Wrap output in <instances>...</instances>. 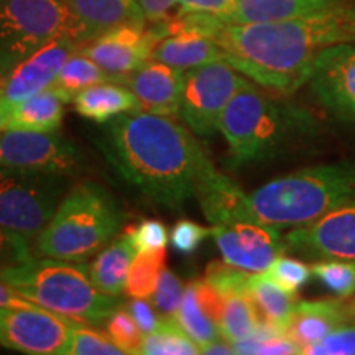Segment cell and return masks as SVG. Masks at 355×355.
<instances>
[{
	"label": "cell",
	"instance_id": "obj_35",
	"mask_svg": "<svg viewBox=\"0 0 355 355\" xmlns=\"http://www.w3.org/2000/svg\"><path fill=\"white\" fill-rule=\"evenodd\" d=\"M107 334L123 354L139 355L144 344V332L128 309L117 308L107 319Z\"/></svg>",
	"mask_w": 355,
	"mask_h": 355
},
{
	"label": "cell",
	"instance_id": "obj_2",
	"mask_svg": "<svg viewBox=\"0 0 355 355\" xmlns=\"http://www.w3.org/2000/svg\"><path fill=\"white\" fill-rule=\"evenodd\" d=\"M214 40L239 73L261 89L290 96L308 84L324 50L355 43V3L286 20L224 21Z\"/></svg>",
	"mask_w": 355,
	"mask_h": 355
},
{
	"label": "cell",
	"instance_id": "obj_40",
	"mask_svg": "<svg viewBox=\"0 0 355 355\" xmlns=\"http://www.w3.org/2000/svg\"><path fill=\"white\" fill-rule=\"evenodd\" d=\"M168 241H170V234L162 220H144L137 227H133V242H135L137 252L166 248Z\"/></svg>",
	"mask_w": 355,
	"mask_h": 355
},
{
	"label": "cell",
	"instance_id": "obj_24",
	"mask_svg": "<svg viewBox=\"0 0 355 355\" xmlns=\"http://www.w3.org/2000/svg\"><path fill=\"white\" fill-rule=\"evenodd\" d=\"M152 60L188 71L212 61L224 60V51L214 38L181 32L159 40L153 48Z\"/></svg>",
	"mask_w": 355,
	"mask_h": 355
},
{
	"label": "cell",
	"instance_id": "obj_31",
	"mask_svg": "<svg viewBox=\"0 0 355 355\" xmlns=\"http://www.w3.org/2000/svg\"><path fill=\"white\" fill-rule=\"evenodd\" d=\"M144 355H198L201 347L183 331L176 318H162L157 331L144 337Z\"/></svg>",
	"mask_w": 355,
	"mask_h": 355
},
{
	"label": "cell",
	"instance_id": "obj_18",
	"mask_svg": "<svg viewBox=\"0 0 355 355\" xmlns=\"http://www.w3.org/2000/svg\"><path fill=\"white\" fill-rule=\"evenodd\" d=\"M354 324L350 319L345 300L298 301L288 322L285 334L301 349L324 339L332 331Z\"/></svg>",
	"mask_w": 355,
	"mask_h": 355
},
{
	"label": "cell",
	"instance_id": "obj_5",
	"mask_svg": "<svg viewBox=\"0 0 355 355\" xmlns=\"http://www.w3.org/2000/svg\"><path fill=\"white\" fill-rule=\"evenodd\" d=\"M303 109L265 94L248 81L222 112L219 132L227 144V165L241 168L275 158L308 130Z\"/></svg>",
	"mask_w": 355,
	"mask_h": 355
},
{
	"label": "cell",
	"instance_id": "obj_28",
	"mask_svg": "<svg viewBox=\"0 0 355 355\" xmlns=\"http://www.w3.org/2000/svg\"><path fill=\"white\" fill-rule=\"evenodd\" d=\"M261 321L259 309L248 291L230 293L224 296V308L219 321L220 336L230 344L254 334Z\"/></svg>",
	"mask_w": 355,
	"mask_h": 355
},
{
	"label": "cell",
	"instance_id": "obj_44",
	"mask_svg": "<svg viewBox=\"0 0 355 355\" xmlns=\"http://www.w3.org/2000/svg\"><path fill=\"white\" fill-rule=\"evenodd\" d=\"M255 354H300V347L286 334H282L261 343Z\"/></svg>",
	"mask_w": 355,
	"mask_h": 355
},
{
	"label": "cell",
	"instance_id": "obj_48",
	"mask_svg": "<svg viewBox=\"0 0 355 355\" xmlns=\"http://www.w3.org/2000/svg\"><path fill=\"white\" fill-rule=\"evenodd\" d=\"M345 308H347L349 316H350V319H352V322L355 324V295L345 300Z\"/></svg>",
	"mask_w": 355,
	"mask_h": 355
},
{
	"label": "cell",
	"instance_id": "obj_11",
	"mask_svg": "<svg viewBox=\"0 0 355 355\" xmlns=\"http://www.w3.org/2000/svg\"><path fill=\"white\" fill-rule=\"evenodd\" d=\"M73 319L38 306H0V347L28 355H64Z\"/></svg>",
	"mask_w": 355,
	"mask_h": 355
},
{
	"label": "cell",
	"instance_id": "obj_19",
	"mask_svg": "<svg viewBox=\"0 0 355 355\" xmlns=\"http://www.w3.org/2000/svg\"><path fill=\"white\" fill-rule=\"evenodd\" d=\"M196 199L202 214L212 225L250 220L248 194L235 181L224 176L216 168L202 178L198 186Z\"/></svg>",
	"mask_w": 355,
	"mask_h": 355
},
{
	"label": "cell",
	"instance_id": "obj_29",
	"mask_svg": "<svg viewBox=\"0 0 355 355\" xmlns=\"http://www.w3.org/2000/svg\"><path fill=\"white\" fill-rule=\"evenodd\" d=\"M176 321L199 347L214 343L222 337L217 322L199 303L194 282H191L186 286L183 301H181L180 309L176 313Z\"/></svg>",
	"mask_w": 355,
	"mask_h": 355
},
{
	"label": "cell",
	"instance_id": "obj_42",
	"mask_svg": "<svg viewBox=\"0 0 355 355\" xmlns=\"http://www.w3.org/2000/svg\"><path fill=\"white\" fill-rule=\"evenodd\" d=\"M148 24L170 20L180 13L178 0H135Z\"/></svg>",
	"mask_w": 355,
	"mask_h": 355
},
{
	"label": "cell",
	"instance_id": "obj_41",
	"mask_svg": "<svg viewBox=\"0 0 355 355\" xmlns=\"http://www.w3.org/2000/svg\"><path fill=\"white\" fill-rule=\"evenodd\" d=\"M127 309L130 311L135 322L139 324L144 337L157 331L162 324V316H158L157 311L153 309V306L146 301V298H132L130 303L127 304Z\"/></svg>",
	"mask_w": 355,
	"mask_h": 355
},
{
	"label": "cell",
	"instance_id": "obj_23",
	"mask_svg": "<svg viewBox=\"0 0 355 355\" xmlns=\"http://www.w3.org/2000/svg\"><path fill=\"white\" fill-rule=\"evenodd\" d=\"M74 107L81 117L104 125L125 112L140 110L137 96L121 83H101L74 96Z\"/></svg>",
	"mask_w": 355,
	"mask_h": 355
},
{
	"label": "cell",
	"instance_id": "obj_37",
	"mask_svg": "<svg viewBox=\"0 0 355 355\" xmlns=\"http://www.w3.org/2000/svg\"><path fill=\"white\" fill-rule=\"evenodd\" d=\"M301 354L308 355H352L355 354V324L332 331L319 343L306 345Z\"/></svg>",
	"mask_w": 355,
	"mask_h": 355
},
{
	"label": "cell",
	"instance_id": "obj_34",
	"mask_svg": "<svg viewBox=\"0 0 355 355\" xmlns=\"http://www.w3.org/2000/svg\"><path fill=\"white\" fill-rule=\"evenodd\" d=\"M260 273L272 279L273 283H277L278 286H282L283 290L295 293V295H298L301 288L313 277V270H311L309 265H306L301 260L286 257L285 254L279 255L265 272Z\"/></svg>",
	"mask_w": 355,
	"mask_h": 355
},
{
	"label": "cell",
	"instance_id": "obj_17",
	"mask_svg": "<svg viewBox=\"0 0 355 355\" xmlns=\"http://www.w3.org/2000/svg\"><path fill=\"white\" fill-rule=\"evenodd\" d=\"M186 71L152 60L132 74L125 86L137 96L140 110L180 119Z\"/></svg>",
	"mask_w": 355,
	"mask_h": 355
},
{
	"label": "cell",
	"instance_id": "obj_21",
	"mask_svg": "<svg viewBox=\"0 0 355 355\" xmlns=\"http://www.w3.org/2000/svg\"><path fill=\"white\" fill-rule=\"evenodd\" d=\"M135 255L133 227H128L107 247L102 248L97 259L89 266V275L97 290L109 296H121L125 291L128 272Z\"/></svg>",
	"mask_w": 355,
	"mask_h": 355
},
{
	"label": "cell",
	"instance_id": "obj_1",
	"mask_svg": "<svg viewBox=\"0 0 355 355\" xmlns=\"http://www.w3.org/2000/svg\"><path fill=\"white\" fill-rule=\"evenodd\" d=\"M99 148L141 198L173 211L196 198L201 180L216 168L188 125L145 110L104 123Z\"/></svg>",
	"mask_w": 355,
	"mask_h": 355
},
{
	"label": "cell",
	"instance_id": "obj_7",
	"mask_svg": "<svg viewBox=\"0 0 355 355\" xmlns=\"http://www.w3.org/2000/svg\"><path fill=\"white\" fill-rule=\"evenodd\" d=\"M61 35L83 43V30L63 0H0V79Z\"/></svg>",
	"mask_w": 355,
	"mask_h": 355
},
{
	"label": "cell",
	"instance_id": "obj_9",
	"mask_svg": "<svg viewBox=\"0 0 355 355\" xmlns=\"http://www.w3.org/2000/svg\"><path fill=\"white\" fill-rule=\"evenodd\" d=\"M250 79L225 60L188 69L184 74L180 117L201 139L219 132V122L232 97Z\"/></svg>",
	"mask_w": 355,
	"mask_h": 355
},
{
	"label": "cell",
	"instance_id": "obj_46",
	"mask_svg": "<svg viewBox=\"0 0 355 355\" xmlns=\"http://www.w3.org/2000/svg\"><path fill=\"white\" fill-rule=\"evenodd\" d=\"M201 354H207V355H232V354H235V349H234V345L229 343V340H225L224 337H220V339L214 340V343H211V344H207V345H202Z\"/></svg>",
	"mask_w": 355,
	"mask_h": 355
},
{
	"label": "cell",
	"instance_id": "obj_25",
	"mask_svg": "<svg viewBox=\"0 0 355 355\" xmlns=\"http://www.w3.org/2000/svg\"><path fill=\"white\" fill-rule=\"evenodd\" d=\"M64 104L53 87L10 105L7 130L58 132L64 119Z\"/></svg>",
	"mask_w": 355,
	"mask_h": 355
},
{
	"label": "cell",
	"instance_id": "obj_16",
	"mask_svg": "<svg viewBox=\"0 0 355 355\" xmlns=\"http://www.w3.org/2000/svg\"><path fill=\"white\" fill-rule=\"evenodd\" d=\"M79 44L71 35L51 40L0 79V96L10 104H17L48 89Z\"/></svg>",
	"mask_w": 355,
	"mask_h": 355
},
{
	"label": "cell",
	"instance_id": "obj_43",
	"mask_svg": "<svg viewBox=\"0 0 355 355\" xmlns=\"http://www.w3.org/2000/svg\"><path fill=\"white\" fill-rule=\"evenodd\" d=\"M234 3L235 0H178L180 13H212V15L222 17L224 20L234 8Z\"/></svg>",
	"mask_w": 355,
	"mask_h": 355
},
{
	"label": "cell",
	"instance_id": "obj_33",
	"mask_svg": "<svg viewBox=\"0 0 355 355\" xmlns=\"http://www.w3.org/2000/svg\"><path fill=\"white\" fill-rule=\"evenodd\" d=\"M64 355H123V350L109 334L91 329L86 324H74Z\"/></svg>",
	"mask_w": 355,
	"mask_h": 355
},
{
	"label": "cell",
	"instance_id": "obj_20",
	"mask_svg": "<svg viewBox=\"0 0 355 355\" xmlns=\"http://www.w3.org/2000/svg\"><path fill=\"white\" fill-rule=\"evenodd\" d=\"M83 30V43L127 24H148L135 0H63ZM81 43V44H83Z\"/></svg>",
	"mask_w": 355,
	"mask_h": 355
},
{
	"label": "cell",
	"instance_id": "obj_36",
	"mask_svg": "<svg viewBox=\"0 0 355 355\" xmlns=\"http://www.w3.org/2000/svg\"><path fill=\"white\" fill-rule=\"evenodd\" d=\"M186 286L181 278L173 272L165 268L159 275L153 293V304L162 318H176L178 309H180L181 301H183Z\"/></svg>",
	"mask_w": 355,
	"mask_h": 355
},
{
	"label": "cell",
	"instance_id": "obj_14",
	"mask_svg": "<svg viewBox=\"0 0 355 355\" xmlns=\"http://www.w3.org/2000/svg\"><path fill=\"white\" fill-rule=\"evenodd\" d=\"M308 87L319 105L355 123V43L324 50L314 64Z\"/></svg>",
	"mask_w": 355,
	"mask_h": 355
},
{
	"label": "cell",
	"instance_id": "obj_45",
	"mask_svg": "<svg viewBox=\"0 0 355 355\" xmlns=\"http://www.w3.org/2000/svg\"><path fill=\"white\" fill-rule=\"evenodd\" d=\"M0 306H15V308H38L37 303L30 301L19 290L0 282Z\"/></svg>",
	"mask_w": 355,
	"mask_h": 355
},
{
	"label": "cell",
	"instance_id": "obj_27",
	"mask_svg": "<svg viewBox=\"0 0 355 355\" xmlns=\"http://www.w3.org/2000/svg\"><path fill=\"white\" fill-rule=\"evenodd\" d=\"M248 293L259 309L260 318L285 331L293 316L295 306L298 303L296 301L298 295L283 290L282 286H278L277 283H273L261 273H252Z\"/></svg>",
	"mask_w": 355,
	"mask_h": 355
},
{
	"label": "cell",
	"instance_id": "obj_39",
	"mask_svg": "<svg viewBox=\"0 0 355 355\" xmlns=\"http://www.w3.org/2000/svg\"><path fill=\"white\" fill-rule=\"evenodd\" d=\"M33 257L30 241L24 235L0 227V272L24 263Z\"/></svg>",
	"mask_w": 355,
	"mask_h": 355
},
{
	"label": "cell",
	"instance_id": "obj_47",
	"mask_svg": "<svg viewBox=\"0 0 355 355\" xmlns=\"http://www.w3.org/2000/svg\"><path fill=\"white\" fill-rule=\"evenodd\" d=\"M10 102H7L0 96V132L7 130L8 123V114H10Z\"/></svg>",
	"mask_w": 355,
	"mask_h": 355
},
{
	"label": "cell",
	"instance_id": "obj_10",
	"mask_svg": "<svg viewBox=\"0 0 355 355\" xmlns=\"http://www.w3.org/2000/svg\"><path fill=\"white\" fill-rule=\"evenodd\" d=\"M0 166L74 176L84 170V157L58 132H0Z\"/></svg>",
	"mask_w": 355,
	"mask_h": 355
},
{
	"label": "cell",
	"instance_id": "obj_15",
	"mask_svg": "<svg viewBox=\"0 0 355 355\" xmlns=\"http://www.w3.org/2000/svg\"><path fill=\"white\" fill-rule=\"evenodd\" d=\"M158 40L146 24H127L79 44L78 51L114 76L127 81L128 74L152 60Z\"/></svg>",
	"mask_w": 355,
	"mask_h": 355
},
{
	"label": "cell",
	"instance_id": "obj_12",
	"mask_svg": "<svg viewBox=\"0 0 355 355\" xmlns=\"http://www.w3.org/2000/svg\"><path fill=\"white\" fill-rule=\"evenodd\" d=\"M279 230L255 220H237L212 225L211 237L225 263L250 273H260L288 252L286 239Z\"/></svg>",
	"mask_w": 355,
	"mask_h": 355
},
{
	"label": "cell",
	"instance_id": "obj_22",
	"mask_svg": "<svg viewBox=\"0 0 355 355\" xmlns=\"http://www.w3.org/2000/svg\"><path fill=\"white\" fill-rule=\"evenodd\" d=\"M349 3H354V0H235L225 21L255 24L296 19Z\"/></svg>",
	"mask_w": 355,
	"mask_h": 355
},
{
	"label": "cell",
	"instance_id": "obj_13",
	"mask_svg": "<svg viewBox=\"0 0 355 355\" xmlns=\"http://www.w3.org/2000/svg\"><path fill=\"white\" fill-rule=\"evenodd\" d=\"M288 250L308 260H355V204L291 227Z\"/></svg>",
	"mask_w": 355,
	"mask_h": 355
},
{
	"label": "cell",
	"instance_id": "obj_26",
	"mask_svg": "<svg viewBox=\"0 0 355 355\" xmlns=\"http://www.w3.org/2000/svg\"><path fill=\"white\" fill-rule=\"evenodd\" d=\"M101 83H121L125 84V79L114 76V74L107 73L105 69H102L99 64L94 63L91 58H87L78 50L68 58L63 68L50 87L60 94L66 104L73 102L74 96L78 92H81L83 89L94 86V84Z\"/></svg>",
	"mask_w": 355,
	"mask_h": 355
},
{
	"label": "cell",
	"instance_id": "obj_6",
	"mask_svg": "<svg viewBox=\"0 0 355 355\" xmlns=\"http://www.w3.org/2000/svg\"><path fill=\"white\" fill-rule=\"evenodd\" d=\"M0 282L19 290L30 301L79 324H101L121 308L119 296L97 290L86 265L56 259H37L0 272Z\"/></svg>",
	"mask_w": 355,
	"mask_h": 355
},
{
	"label": "cell",
	"instance_id": "obj_32",
	"mask_svg": "<svg viewBox=\"0 0 355 355\" xmlns=\"http://www.w3.org/2000/svg\"><path fill=\"white\" fill-rule=\"evenodd\" d=\"M311 270L337 298L347 300L355 295V260H319Z\"/></svg>",
	"mask_w": 355,
	"mask_h": 355
},
{
	"label": "cell",
	"instance_id": "obj_4",
	"mask_svg": "<svg viewBox=\"0 0 355 355\" xmlns=\"http://www.w3.org/2000/svg\"><path fill=\"white\" fill-rule=\"evenodd\" d=\"M127 212L107 188L94 180L71 186L55 214L35 239L38 257L86 261L121 234Z\"/></svg>",
	"mask_w": 355,
	"mask_h": 355
},
{
	"label": "cell",
	"instance_id": "obj_30",
	"mask_svg": "<svg viewBox=\"0 0 355 355\" xmlns=\"http://www.w3.org/2000/svg\"><path fill=\"white\" fill-rule=\"evenodd\" d=\"M166 263V248L137 252L128 272L125 293L130 298H152Z\"/></svg>",
	"mask_w": 355,
	"mask_h": 355
},
{
	"label": "cell",
	"instance_id": "obj_3",
	"mask_svg": "<svg viewBox=\"0 0 355 355\" xmlns=\"http://www.w3.org/2000/svg\"><path fill=\"white\" fill-rule=\"evenodd\" d=\"M355 204V159L301 168L248 196L250 220L285 229Z\"/></svg>",
	"mask_w": 355,
	"mask_h": 355
},
{
	"label": "cell",
	"instance_id": "obj_38",
	"mask_svg": "<svg viewBox=\"0 0 355 355\" xmlns=\"http://www.w3.org/2000/svg\"><path fill=\"white\" fill-rule=\"evenodd\" d=\"M207 237H211V227H204L189 219L178 220L170 234L171 245L175 247L178 254L184 257L193 255Z\"/></svg>",
	"mask_w": 355,
	"mask_h": 355
},
{
	"label": "cell",
	"instance_id": "obj_8",
	"mask_svg": "<svg viewBox=\"0 0 355 355\" xmlns=\"http://www.w3.org/2000/svg\"><path fill=\"white\" fill-rule=\"evenodd\" d=\"M68 189L69 176L0 166V227L35 241Z\"/></svg>",
	"mask_w": 355,
	"mask_h": 355
}]
</instances>
